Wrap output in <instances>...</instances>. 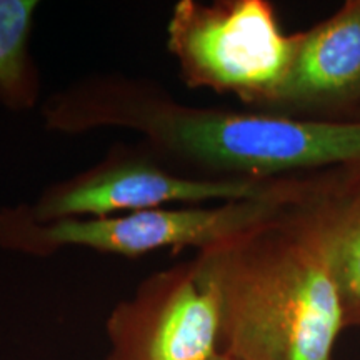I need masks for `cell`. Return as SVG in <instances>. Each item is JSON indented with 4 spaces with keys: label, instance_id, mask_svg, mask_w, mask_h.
Masks as SVG:
<instances>
[{
    "label": "cell",
    "instance_id": "obj_1",
    "mask_svg": "<svg viewBox=\"0 0 360 360\" xmlns=\"http://www.w3.org/2000/svg\"><path fill=\"white\" fill-rule=\"evenodd\" d=\"M47 127L142 134L147 148L180 174L270 182L360 164L359 119H307L264 110L192 107L154 84L92 77L47 103Z\"/></svg>",
    "mask_w": 360,
    "mask_h": 360
},
{
    "label": "cell",
    "instance_id": "obj_2",
    "mask_svg": "<svg viewBox=\"0 0 360 360\" xmlns=\"http://www.w3.org/2000/svg\"><path fill=\"white\" fill-rule=\"evenodd\" d=\"M285 199L193 259L217 297L219 347L232 360H335L345 330L326 259Z\"/></svg>",
    "mask_w": 360,
    "mask_h": 360
},
{
    "label": "cell",
    "instance_id": "obj_3",
    "mask_svg": "<svg viewBox=\"0 0 360 360\" xmlns=\"http://www.w3.org/2000/svg\"><path fill=\"white\" fill-rule=\"evenodd\" d=\"M297 40L267 0H179L167 24V51L187 87L232 94L257 110L285 82Z\"/></svg>",
    "mask_w": 360,
    "mask_h": 360
},
{
    "label": "cell",
    "instance_id": "obj_4",
    "mask_svg": "<svg viewBox=\"0 0 360 360\" xmlns=\"http://www.w3.org/2000/svg\"><path fill=\"white\" fill-rule=\"evenodd\" d=\"M290 188L265 199L177 205L96 219L37 222L20 205L0 210V247L49 257L67 247H84L102 254L135 259L160 249H209L225 238L262 222L281 207Z\"/></svg>",
    "mask_w": 360,
    "mask_h": 360
},
{
    "label": "cell",
    "instance_id": "obj_5",
    "mask_svg": "<svg viewBox=\"0 0 360 360\" xmlns=\"http://www.w3.org/2000/svg\"><path fill=\"white\" fill-rule=\"evenodd\" d=\"M285 179L270 182L202 179L180 174L143 147L117 148L94 167L52 184L34 204H22L37 222L64 219H96L170 204L200 205L265 199L282 191Z\"/></svg>",
    "mask_w": 360,
    "mask_h": 360
},
{
    "label": "cell",
    "instance_id": "obj_6",
    "mask_svg": "<svg viewBox=\"0 0 360 360\" xmlns=\"http://www.w3.org/2000/svg\"><path fill=\"white\" fill-rule=\"evenodd\" d=\"M105 360H212L219 307L212 287L188 260L150 274L105 323Z\"/></svg>",
    "mask_w": 360,
    "mask_h": 360
},
{
    "label": "cell",
    "instance_id": "obj_7",
    "mask_svg": "<svg viewBox=\"0 0 360 360\" xmlns=\"http://www.w3.org/2000/svg\"><path fill=\"white\" fill-rule=\"evenodd\" d=\"M297 51L285 82L264 112L350 119L360 109V0H347L334 15L297 32Z\"/></svg>",
    "mask_w": 360,
    "mask_h": 360
},
{
    "label": "cell",
    "instance_id": "obj_8",
    "mask_svg": "<svg viewBox=\"0 0 360 360\" xmlns=\"http://www.w3.org/2000/svg\"><path fill=\"white\" fill-rule=\"evenodd\" d=\"M285 205L326 259L345 328L360 327V164L292 177Z\"/></svg>",
    "mask_w": 360,
    "mask_h": 360
},
{
    "label": "cell",
    "instance_id": "obj_9",
    "mask_svg": "<svg viewBox=\"0 0 360 360\" xmlns=\"http://www.w3.org/2000/svg\"><path fill=\"white\" fill-rule=\"evenodd\" d=\"M37 0H0V102L12 110L35 105L39 74L29 52Z\"/></svg>",
    "mask_w": 360,
    "mask_h": 360
},
{
    "label": "cell",
    "instance_id": "obj_10",
    "mask_svg": "<svg viewBox=\"0 0 360 360\" xmlns=\"http://www.w3.org/2000/svg\"><path fill=\"white\" fill-rule=\"evenodd\" d=\"M212 360H232V359H231V357H227V355L222 354V352H219L217 355H215V357H214Z\"/></svg>",
    "mask_w": 360,
    "mask_h": 360
},
{
    "label": "cell",
    "instance_id": "obj_11",
    "mask_svg": "<svg viewBox=\"0 0 360 360\" xmlns=\"http://www.w3.org/2000/svg\"><path fill=\"white\" fill-rule=\"evenodd\" d=\"M355 119H359V120H360V109L357 110V114H355Z\"/></svg>",
    "mask_w": 360,
    "mask_h": 360
}]
</instances>
